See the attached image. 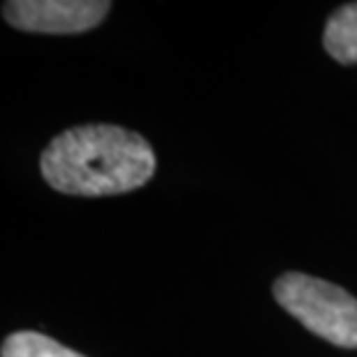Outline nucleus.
Segmentation results:
<instances>
[{"instance_id": "1", "label": "nucleus", "mask_w": 357, "mask_h": 357, "mask_svg": "<svg viewBox=\"0 0 357 357\" xmlns=\"http://www.w3.org/2000/svg\"><path fill=\"white\" fill-rule=\"evenodd\" d=\"M42 176L66 195H121L155 172V153L137 132L121 126H77L59 135L40 158Z\"/></svg>"}, {"instance_id": "2", "label": "nucleus", "mask_w": 357, "mask_h": 357, "mask_svg": "<svg viewBox=\"0 0 357 357\" xmlns=\"http://www.w3.org/2000/svg\"><path fill=\"white\" fill-rule=\"evenodd\" d=\"M274 297L306 330L339 348H357V299L351 292L290 271L276 278Z\"/></svg>"}, {"instance_id": "3", "label": "nucleus", "mask_w": 357, "mask_h": 357, "mask_svg": "<svg viewBox=\"0 0 357 357\" xmlns=\"http://www.w3.org/2000/svg\"><path fill=\"white\" fill-rule=\"evenodd\" d=\"M109 10L107 0H12L3 5V17L26 33L75 35L96 28Z\"/></svg>"}, {"instance_id": "4", "label": "nucleus", "mask_w": 357, "mask_h": 357, "mask_svg": "<svg viewBox=\"0 0 357 357\" xmlns=\"http://www.w3.org/2000/svg\"><path fill=\"white\" fill-rule=\"evenodd\" d=\"M323 45L334 61L344 66L357 63V3L341 5L325 26Z\"/></svg>"}, {"instance_id": "5", "label": "nucleus", "mask_w": 357, "mask_h": 357, "mask_svg": "<svg viewBox=\"0 0 357 357\" xmlns=\"http://www.w3.org/2000/svg\"><path fill=\"white\" fill-rule=\"evenodd\" d=\"M0 357H84L40 332H14L5 339Z\"/></svg>"}]
</instances>
